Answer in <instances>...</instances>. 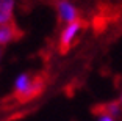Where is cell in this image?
Returning <instances> with one entry per match:
<instances>
[{
  "mask_svg": "<svg viewBox=\"0 0 122 121\" xmlns=\"http://www.w3.org/2000/svg\"><path fill=\"white\" fill-rule=\"evenodd\" d=\"M16 0H0V24H11L14 19Z\"/></svg>",
  "mask_w": 122,
  "mask_h": 121,
  "instance_id": "5",
  "label": "cell"
},
{
  "mask_svg": "<svg viewBox=\"0 0 122 121\" xmlns=\"http://www.w3.org/2000/svg\"><path fill=\"white\" fill-rule=\"evenodd\" d=\"M42 90V80L28 74H19L14 80V93L22 101H28L38 96Z\"/></svg>",
  "mask_w": 122,
  "mask_h": 121,
  "instance_id": "1",
  "label": "cell"
},
{
  "mask_svg": "<svg viewBox=\"0 0 122 121\" xmlns=\"http://www.w3.org/2000/svg\"><path fill=\"white\" fill-rule=\"evenodd\" d=\"M56 13L61 22L64 24H72V22L78 21V11L75 5L71 3L69 0H58L56 2Z\"/></svg>",
  "mask_w": 122,
  "mask_h": 121,
  "instance_id": "3",
  "label": "cell"
},
{
  "mask_svg": "<svg viewBox=\"0 0 122 121\" xmlns=\"http://www.w3.org/2000/svg\"><path fill=\"white\" fill-rule=\"evenodd\" d=\"M97 121H117V118H114V116H111V115H107V113L102 112V113L99 115V118H97Z\"/></svg>",
  "mask_w": 122,
  "mask_h": 121,
  "instance_id": "7",
  "label": "cell"
},
{
  "mask_svg": "<svg viewBox=\"0 0 122 121\" xmlns=\"http://www.w3.org/2000/svg\"><path fill=\"white\" fill-rule=\"evenodd\" d=\"M19 30L13 22L11 24H0V46H6L19 38Z\"/></svg>",
  "mask_w": 122,
  "mask_h": 121,
  "instance_id": "4",
  "label": "cell"
},
{
  "mask_svg": "<svg viewBox=\"0 0 122 121\" xmlns=\"http://www.w3.org/2000/svg\"><path fill=\"white\" fill-rule=\"evenodd\" d=\"M83 30V24L81 21H75L72 24H66L64 29L60 33V49L63 52H66L67 49H71V46L77 41L78 35Z\"/></svg>",
  "mask_w": 122,
  "mask_h": 121,
  "instance_id": "2",
  "label": "cell"
},
{
  "mask_svg": "<svg viewBox=\"0 0 122 121\" xmlns=\"http://www.w3.org/2000/svg\"><path fill=\"white\" fill-rule=\"evenodd\" d=\"M0 57H2V50H0Z\"/></svg>",
  "mask_w": 122,
  "mask_h": 121,
  "instance_id": "9",
  "label": "cell"
},
{
  "mask_svg": "<svg viewBox=\"0 0 122 121\" xmlns=\"http://www.w3.org/2000/svg\"><path fill=\"white\" fill-rule=\"evenodd\" d=\"M102 112L107 113V115H111L114 118H119V115L122 113V104L121 102H110L107 105H103Z\"/></svg>",
  "mask_w": 122,
  "mask_h": 121,
  "instance_id": "6",
  "label": "cell"
},
{
  "mask_svg": "<svg viewBox=\"0 0 122 121\" xmlns=\"http://www.w3.org/2000/svg\"><path fill=\"white\" fill-rule=\"evenodd\" d=\"M119 102H121V104H122V91H121V101H119Z\"/></svg>",
  "mask_w": 122,
  "mask_h": 121,
  "instance_id": "8",
  "label": "cell"
}]
</instances>
